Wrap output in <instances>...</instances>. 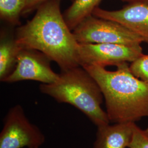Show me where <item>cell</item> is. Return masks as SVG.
Wrapping results in <instances>:
<instances>
[{
	"label": "cell",
	"mask_w": 148,
	"mask_h": 148,
	"mask_svg": "<svg viewBox=\"0 0 148 148\" xmlns=\"http://www.w3.org/2000/svg\"><path fill=\"white\" fill-rule=\"evenodd\" d=\"M45 142L43 133L29 121L22 106L11 108L0 133V148H39Z\"/></svg>",
	"instance_id": "5b68a950"
},
{
	"label": "cell",
	"mask_w": 148,
	"mask_h": 148,
	"mask_svg": "<svg viewBox=\"0 0 148 148\" xmlns=\"http://www.w3.org/2000/svg\"><path fill=\"white\" fill-rule=\"evenodd\" d=\"M51 61L46 55L38 50L21 48L16 68L2 82L14 83L32 80L43 84L53 83L58 79L59 74L52 69Z\"/></svg>",
	"instance_id": "52a82bcc"
},
{
	"label": "cell",
	"mask_w": 148,
	"mask_h": 148,
	"mask_svg": "<svg viewBox=\"0 0 148 148\" xmlns=\"http://www.w3.org/2000/svg\"><path fill=\"white\" fill-rule=\"evenodd\" d=\"M130 69L136 77L148 84V55H142L133 61L130 65Z\"/></svg>",
	"instance_id": "4fadbf2b"
},
{
	"label": "cell",
	"mask_w": 148,
	"mask_h": 148,
	"mask_svg": "<svg viewBox=\"0 0 148 148\" xmlns=\"http://www.w3.org/2000/svg\"><path fill=\"white\" fill-rule=\"evenodd\" d=\"M128 3H145L148 4V0H121Z\"/></svg>",
	"instance_id": "2e32d148"
},
{
	"label": "cell",
	"mask_w": 148,
	"mask_h": 148,
	"mask_svg": "<svg viewBox=\"0 0 148 148\" xmlns=\"http://www.w3.org/2000/svg\"><path fill=\"white\" fill-rule=\"evenodd\" d=\"M135 125L136 122H123L98 127L93 148H128Z\"/></svg>",
	"instance_id": "9c48e42d"
},
{
	"label": "cell",
	"mask_w": 148,
	"mask_h": 148,
	"mask_svg": "<svg viewBox=\"0 0 148 148\" xmlns=\"http://www.w3.org/2000/svg\"><path fill=\"white\" fill-rule=\"evenodd\" d=\"M27 0H0V18L11 27L21 25V17Z\"/></svg>",
	"instance_id": "7c38bea8"
},
{
	"label": "cell",
	"mask_w": 148,
	"mask_h": 148,
	"mask_svg": "<svg viewBox=\"0 0 148 148\" xmlns=\"http://www.w3.org/2000/svg\"><path fill=\"white\" fill-rule=\"evenodd\" d=\"M40 90L58 103L74 106L97 127L110 123L106 111L101 106L104 97L99 86L81 65L61 71L56 82L42 84Z\"/></svg>",
	"instance_id": "3957f363"
},
{
	"label": "cell",
	"mask_w": 148,
	"mask_h": 148,
	"mask_svg": "<svg viewBox=\"0 0 148 148\" xmlns=\"http://www.w3.org/2000/svg\"><path fill=\"white\" fill-rule=\"evenodd\" d=\"M93 15L120 23L148 45V4L128 3L116 11H108L98 7Z\"/></svg>",
	"instance_id": "ba28073f"
},
{
	"label": "cell",
	"mask_w": 148,
	"mask_h": 148,
	"mask_svg": "<svg viewBox=\"0 0 148 148\" xmlns=\"http://www.w3.org/2000/svg\"><path fill=\"white\" fill-rule=\"evenodd\" d=\"M81 66L99 86L110 122H136L148 117V84L131 73L128 63L117 65L115 71L94 65Z\"/></svg>",
	"instance_id": "7a4b0ae2"
},
{
	"label": "cell",
	"mask_w": 148,
	"mask_h": 148,
	"mask_svg": "<svg viewBox=\"0 0 148 148\" xmlns=\"http://www.w3.org/2000/svg\"><path fill=\"white\" fill-rule=\"evenodd\" d=\"M102 0H74L66 10L63 16L68 26L73 30L81 22L93 15L95 8Z\"/></svg>",
	"instance_id": "8fae6325"
},
{
	"label": "cell",
	"mask_w": 148,
	"mask_h": 148,
	"mask_svg": "<svg viewBox=\"0 0 148 148\" xmlns=\"http://www.w3.org/2000/svg\"><path fill=\"white\" fill-rule=\"evenodd\" d=\"M128 148H148V128L142 129L136 124Z\"/></svg>",
	"instance_id": "5bb4252c"
},
{
	"label": "cell",
	"mask_w": 148,
	"mask_h": 148,
	"mask_svg": "<svg viewBox=\"0 0 148 148\" xmlns=\"http://www.w3.org/2000/svg\"><path fill=\"white\" fill-rule=\"evenodd\" d=\"M79 65L102 68L132 63L143 55L140 45L126 46L114 43H79Z\"/></svg>",
	"instance_id": "8992f818"
},
{
	"label": "cell",
	"mask_w": 148,
	"mask_h": 148,
	"mask_svg": "<svg viewBox=\"0 0 148 148\" xmlns=\"http://www.w3.org/2000/svg\"><path fill=\"white\" fill-rule=\"evenodd\" d=\"M21 47L16 41L15 35L2 30L0 35V81L10 76L16 68Z\"/></svg>",
	"instance_id": "30bf717a"
},
{
	"label": "cell",
	"mask_w": 148,
	"mask_h": 148,
	"mask_svg": "<svg viewBox=\"0 0 148 148\" xmlns=\"http://www.w3.org/2000/svg\"><path fill=\"white\" fill-rule=\"evenodd\" d=\"M52 0H27V5L23 12L22 16H27L33 11H36L37 8L42 3ZM73 1L74 0H71Z\"/></svg>",
	"instance_id": "9a60e30c"
},
{
	"label": "cell",
	"mask_w": 148,
	"mask_h": 148,
	"mask_svg": "<svg viewBox=\"0 0 148 148\" xmlns=\"http://www.w3.org/2000/svg\"><path fill=\"white\" fill-rule=\"evenodd\" d=\"M78 43L140 45L141 38L120 23L93 15L86 18L73 30Z\"/></svg>",
	"instance_id": "277c9868"
},
{
	"label": "cell",
	"mask_w": 148,
	"mask_h": 148,
	"mask_svg": "<svg viewBox=\"0 0 148 148\" xmlns=\"http://www.w3.org/2000/svg\"><path fill=\"white\" fill-rule=\"evenodd\" d=\"M36 11L31 20L16 28V42L44 53L61 71L79 66V43L64 18L60 0L46 2Z\"/></svg>",
	"instance_id": "6da1fadb"
}]
</instances>
